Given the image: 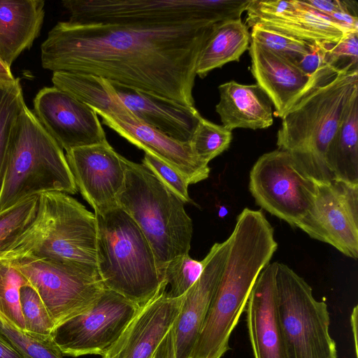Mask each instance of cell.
<instances>
[{
  "label": "cell",
  "mask_w": 358,
  "mask_h": 358,
  "mask_svg": "<svg viewBox=\"0 0 358 358\" xmlns=\"http://www.w3.org/2000/svg\"><path fill=\"white\" fill-rule=\"evenodd\" d=\"M110 81V80H109ZM117 99L140 122L182 142H189L201 115L164 96L110 81Z\"/></svg>",
  "instance_id": "21"
},
{
  "label": "cell",
  "mask_w": 358,
  "mask_h": 358,
  "mask_svg": "<svg viewBox=\"0 0 358 358\" xmlns=\"http://www.w3.org/2000/svg\"><path fill=\"white\" fill-rule=\"evenodd\" d=\"M102 123L138 148L157 157L180 172L189 185L206 179L208 164L200 160L189 142L178 141L133 116L115 117L98 113Z\"/></svg>",
  "instance_id": "18"
},
{
  "label": "cell",
  "mask_w": 358,
  "mask_h": 358,
  "mask_svg": "<svg viewBox=\"0 0 358 358\" xmlns=\"http://www.w3.org/2000/svg\"><path fill=\"white\" fill-rule=\"evenodd\" d=\"M27 285L30 284L12 260L0 259V316L21 331H25V324L21 312L20 290Z\"/></svg>",
  "instance_id": "28"
},
{
  "label": "cell",
  "mask_w": 358,
  "mask_h": 358,
  "mask_svg": "<svg viewBox=\"0 0 358 358\" xmlns=\"http://www.w3.org/2000/svg\"><path fill=\"white\" fill-rule=\"evenodd\" d=\"M231 140V130L202 117L189 143L196 156L208 164L229 148Z\"/></svg>",
  "instance_id": "31"
},
{
  "label": "cell",
  "mask_w": 358,
  "mask_h": 358,
  "mask_svg": "<svg viewBox=\"0 0 358 358\" xmlns=\"http://www.w3.org/2000/svg\"><path fill=\"white\" fill-rule=\"evenodd\" d=\"M15 80L11 69L0 59V82H13Z\"/></svg>",
  "instance_id": "42"
},
{
  "label": "cell",
  "mask_w": 358,
  "mask_h": 358,
  "mask_svg": "<svg viewBox=\"0 0 358 358\" xmlns=\"http://www.w3.org/2000/svg\"><path fill=\"white\" fill-rule=\"evenodd\" d=\"M38 197L34 224L3 259L46 261L101 279L94 213L63 192H44Z\"/></svg>",
  "instance_id": "3"
},
{
  "label": "cell",
  "mask_w": 358,
  "mask_h": 358,
  "mask_svg": "<svg viewBox=\"0 0 358 358\" xmlns=\"http://www.w3.org/2000/svg\"><path fill=\"white\" fill-rule=\"evenodd\" d=\"M356 92L358 69L341 70L315 85L281 118L278 149L293 153L317 181L333 180L325 155Z\"/></svg>",
  "instance_id": "4"
},
{
  "label": "cell",
  "mask_w": 358,
  "mask_h": 358,
  "mask_svg": "<svg viewBox=\"0 0 358 358\" xmlns=\"http://www.w3.org/2000/svg\"><path fill=\"white\" fill-rule=\"evenodd\" d=\"M249 189L259 206L296 227L313 204L316 180L293 153L278 149L255 163Z\"/></svg>",
  "instance_id": "10"
},
{
  "label": "cell",
  "mask_w": 358,
  "mask_h": 358,
  "mask_svg": "<svg viewBox=\"0 0 358 358\" xmlns=\"http://www.w3.org/2000/svg\"><path fill=\"white\" fill-rule=\"evenodd\" d=\"M34 113L66 152L107 141L95 110L55 86L38 91L34 99Z\"/></svg>",
  "instance_id": "14"
},
{
  "label": "cell",
  "mask_w": 358,
  "mask_h": 358,
  "mask_svg": "<svg viewBox=\"0 0 358 358\" xmlns=\"http://www.w3.org/2000/svg\"><path fill=\"white\" fill-rule=\"evenodd\" d=\"M229 244L228 238L211 247L203 259L200 277L185 294L174 324L176 358H187L191 355L220 280Z\"/></svg>",
  "instance_id": "19"
},
{
  "label": "cell",
  "mask_w": 358,
  "mask_h": 358,
  "mask_svg": "<svg viewBox=\"0 0 358 358\" xmlns=\"http://www.w3.org/2000/svg\"><path fill=\"white\" fill-rule=\"evenodd\" d=\"M94 215L97 267L104 287L143 306L166 287L148 239L119 206Z\"/></svg>",
  "instance_id": "5"
},
{
  "label": "cell",
  "mask_w": 358,
  "mask_h": 358,
  "mask_svg": "<svg viewBox=\"0 0 358 358\" xmlns=\"http://www.w3.org/2000/svg\"><path fill=\"white\" fill-rule=\"evenodd\" d=\"M277 262L258 275L245 306L254 358H287L280 325L275 285Z\"/></svg>",
  "instance_id": "20"
},
{
  "label": "cell",
  "mask_w": 358,
  "mask_h": 358,
  "mask_svg": "<svg viewBox=\"0 0 358 358\" xmlns=\"http://www.w3.org/2000/svg\"><path fill=\"white\" fill-rule=\"evenodd\" d=\"M204 266L203 260L197 261L189 254L176 257L165 266L163 273L164 282L170 289L166 292L171 297H179L193 285L200 277Z\"/></svg>",
  "instance_id": "33"
},
{
  "label": "cell",
  "mask_w": 358,
  "mask_h": 358,
  "mask_svg": "<svg viewBox=\"0 0 358 358\" xmlns=\"http://www.w3.org/2000/svg\"><path fill=\"white\" fill-rule=\"evenodd\" d=\"M298 227L312 238L358 257V185L341 180L317 181L313 204Z\"/></svg>",
  "instance_id": "12"
},
{
  "label": "cell",
  "mask_w": 358,
  "mask_h": 358,
  "mask_svg": "<svg viewBox=\"0 0 358 358\" xmlns=\"http://www.w3.org/2000/svg\"><path fill=\"white\" fill-rule=\"evenodd\" d=\"M275 29L309 42H338L346 33L328 16L300 0L286 1L274 13L245 22Z\"/></svg>",
  "instance_id": "24"
},
{
  "label": "cell",
  "mask_w": 358,
  "mask_h": 358,
  "mask_svg": "<svg viewBox=\"0 0 358 358\" xmlns=\"http://www.w3.org/2000/svg\"><path fill=\"white\" fill-rule=\"evenodd\" d=\"M251 40L282 56L296 65L308 52L309 42L260 24L251 27Z\"/></svg>",
  "instance_id": "32"
},
{
  "label": "cell",
  "mask_w": 358,
  "mask_h": 358,
  "mask_svg": "<svg viewBox=\"0 0 358 358\" xmlns=\"http://www.w3.org/2000/svg\"><path fill=\"white\" fill-rule=\"evenodd\" d=\"M10 260L36 290L55 326L90 308L106 288L99 278L49 262Z\"/></svg>",
  "instance_id": "13"
},
{
  "label": "cell",
  "mask_w": 358,
  "mask_h": 358,
  "mask_svg": "<svg viewBox=\"0 0 358 358\" xmlns=\"http://www.w3.org/2000/svg\"><path fill=\"white\" fill-rule=\"evenodd\" d=\"M187 358H192V357H187Z\"/></svg>",
  "instance_id": "43"
},
{
  "label": "cell",
  "mask_w": 358,
  "mask_h": 358,
  "mask_svg": "<svg viewBox=\"0 0 358 358\" xmlns=\"http://www.w3.org/2000/svg\"><path fill=\"white\" fill-rule=\"evenodd\" d=\"M303 4L309 6L322 14L329 16L345 6L348 1L339 0H307L301 1Z\"/></svg>",
  "instance_id": "38"
},
{
  "label": "cell",
  "mask_w": 358,
  "mask_h": 358,
  "mask_svg": "<svg viewBox=\"0 0 358 358\" xmlns=\"http://www.w3.org/2000/svg\"><path fill=\"white\" fill-rule=\"evenodd\" d=\"M65 156L78 190L94 213L118 206L125 178L123 156L107 141L71 149Z\"/></svg>",
  "instance_id": "15"
},
{
  "label": "cell",
  "mask_w": 358,
  "mask_h": 358,
  "mask_svg": "<svg viewBox=\"0 0 358 358\" xmlns=\"http://www.w3.org/2000/svg\"><path fill=\"white\" fill-rule=\"evenodd\" d=\"M250 0H64L72 24L171 25L240 19Z\"/></svg>",
  "instance_id": "8"
},
{
  "label": "cell",
  "mask_w": 358,
  "mask_h": 358,
  "mask_svg": "<svg viewBox=\"0 0 358 358\" xmlns=\"http://www.w3.org/2000/svg\"><path fill=\"white\" fill-rule=\"evenodd\" d=\"M44 6L43 0H0V59L8 67L40 35Z\"/></svg>",
  "instance_id": "23"
},
{
  "label": "cell",
  "mask_w": 358,
  "mask_h": 358,
  "mask_svg": "<svg viewBox=\"0 0 358 358\" xmlns=\"http://www.w3.org/2000/svg\"><path fill=\"white\" fill-rule=\"evenodd\" d=\"M249 52L252 73L274 105L275 115L285 113L315 85L339 70L327 64L313 76L295 63L250 39Z\"/></svg>",
  "instance_id": "16"
},
{
  "label": "cell",
  "mask_w": 358,
  "mask_h": 358,
  "mask_svg": "<svg viewBox=\"0 0 358 358\" xmlns=\"http://www.w3.org/2000/svg\"><path fill=\"white\" fill-rule=\"evenodd\" d=\"M358 316V308L357 306H355L352 310L350 318L352 331L353 334L354 343H355V355L357 357V317Z\"/></svg>",
  "instance_id": "41"
},
{
  "label": "cell",
  "mask_w": 358,
  "mask_h": 358,
  "mask_svg": "<svg viewBox=\"0 0 358 358\" xmlns=\"http://www.w3.org/2000/svg\"><path fill=\"white\" fill-rule=\"evenodd\" d=\"M218 90L220 101L215 109L225 128L257 129L273 124L272 103L258 84L231 80L220 85Z\"/></svg>",
  "instance_id": "22"
},
{
  "label": "cell",
  "mask_w": 358,
  "mask_h": 358,
  "mask_svg": "<svg viewBox=\"0 0 358 358\" xmlns=\"http://www.w3.org/2000/svg\"><path fill=\"white\" fill-rule=\"evenodd\" d=\"M358 32L345 34L338 42L329 43L327 62L339 71L358 69Z\"/></svg>",
  "instance_id": "36"
},
{
  "label": "cell",
  "mask_w": 358,
  "mask_h": 358,
  "mask_svg": "<svg viewBox=\"0 0 358 358\" xmlns=\"http://www.w3.org/2000/svg\"><path fill=\"white\" fill-rule=\"evenodd\" d=\"M39 197L35 195L0 211V259L19 242L34 224Z\"/></svg>",
  "instance_id": "27"
},
{
  "label": "cell",
  "mask_w": 358,
  "mask_h": 358,
  "mask_svg": "<svg viewBox=\"0 0 358 358\" xmlns=\"http://www.w3.org/2000/svg\"><path fill=\"white\" fill-rule=\"evenodd\" d=\"M122 161L125 178L117 197V205L145 236L164 282L166 264L177 256L189 254L192 221L185 212L184 202L148 167L124 157Z\"/></svg>",
  "instance_id": "6"
},
{
  "label": "cell",
  "mask_w": 358,
  "mask_h": 358,
  "mask_svg": "<svg viewBox=\"0 0 358 358\" xmlns=\"http://www.w3.org/2000/svg\"><path fill=\"white\" fill-rule=\"evenodd\" d=\"M215 24L59 22L41 45V64L52 72L91 74L194 106L196 63Z\"/></svg>",
  "instance_id": "1"
},
{
  "label": "cell",
  "mask_w": 358,
  "mask_h": 358,
  "mask_svg": "<svg viewBox=\"0 0 358 358\" xmlns=\"http://www.w3.org/2000/svg\"><path fill=\"white\" fill-rule=\"evenodd\" d=\"M25 105L19 78L0 82V187L13 131Z\"/></svg>",
  "instance_id": "29"
},
{
  "label": "cell",
  "mask_w": 358,
  "mask_h": 358,
  "mask_svg": "<svg viewBox=\"0 0 358 358\" xmlns=\"http://www.w3.org/2000/svg\"><path fill=\"white\" fill-rule=\"evenodd\" d=\"M331 43L315 41L310 44L309 50L301 58L297 66L307 75L313 76L327 64L329 45Z\"/></svg>",
  "instance_id": "37"
},
{
  "label": "cell",
  "mask_w": 358,
  "mask_h": 358,
  "mask_svg": "<svg viewBox=\"0 0 358 358\" xmlns=\"http://www.w3.org/2000/svg\"><path fill=\"white\" fill-rule=\"evenodd\" d=\"M275 285L287 358H338L327 303L316 300L305 280L280 262Z\"/></svg>",
  "instance_id": "9"
},
{
  "label": "cell",
  "mask_w": 358,
  "mask_h": 358,
  "mask_svg": "<svg viewBox=\"0 0 358 358\" xmlns=\"http://www.w3.org/2000/svg\"><path fill=\"white\" fill-rule=\"evenodd\" d=\"M250 34L241 19L215 24L199 55L196 74L203 78L212 70L230 62H238L249 48Z\"/></svg>",
  "instance_id": "26"
},
{
  "label": "cell",
  "mask_w": 358,
  "mask_h": 358,
  "mask_svg": "<svg viewBox=\"0 0 358 358\" xmlns=\"http://www.w3.org/2000/svg\"><path fill=\"white\" fill-rule=\"evenodd\" d=\"M0 358L25 357L0 333Z\"/></svg>",
  "instance_id": "40"
},
{
  "label": "cell",
  "mask_w": 358,
  "mask_h": 358,
  "mask_svg": "<svg viewBox=\"0 0 358 358\" xmlns=\"http://www.w3.org/2000/svg\"><path fill=\"white\" fill-rule=\"evenodd\" d=\"M78 192L63 149L26 105L15 125L0 187V211L44 192Z\"/></svg>",
  "instance_id": "7"
},
{
  "label": "cell",
  "mask_w": 358,
  "mask_h": 358,
  "mask_svg": "<svg viewBox=\"0 0 358 358\" xmlns=\"http://www.w3.org/2000/svg\"><path fill=\"white\" fill-rule=\"evenodd\" d=\"M184 297L161 292L141 308L102 358H152L174 326Z\"/></svg>",
  "instance_id": "17"
},
{
  "label": "cell",
  "mask_w": 358,
  "mask_h": 358,
  "mask_svg": "<svg viewBox=\"0 0 358 358\" xmlns=\"http://www.w3.org/2000/svg\"><path fill=\"white\" fill-rule=\"evenodd\" d=\"M141 306L105 288L94 304L55 326L50 340L63 356H102L118 339Z\"/></svg>",
  "instance_id": "11"
},
{
  "label": "cell",
  "mask_w": 358,
  "mask_h": 358,
  "mask_svg": "<svg viewBox=\"0 0 358 358\" xmlns=\"http://www.w3.org/2000/svg\"><path fill=\"white\" fill-rule=\"evenodd\" d=\"M20 301L24 332L36 339L50 340L55 325L36 290L30 285L22 287Z\"/></svg>",
  "instance_id": "30"
},
{
  "label": "cell",
  "mask_w": 358,
  "mask_h": 358,
  "mask_svg": "<svg viewBox=\"0 0 358 358\" xmlns=\"http://www.w3.org/2000/svg\"><path fill=\"white\" fill-rule=\"evenodd\" d=\"M229 238L227 259L191 352L192 358H222L231 349V334L245 310L252 287L278 248L273 227L252 217H238Z\"/></svg>",
  "instance_id": "2"
},
{
  "label": "cell",
  "mask_w": 358,
  "mask_h": 358,
  "mask_svg": "<svg viewBox=\"0 0 358 358\" xmlns=\"http://www.w3.org/2000/svg\"><path fill=\"white\" fill-rule=\"evenodd\" d=\"M142 164L184 203L192 202L188 193L189 183L180 172L148 152H145Z\"/></svg>",
  "instance_id": "35"
},
{
  "label": "cell",
  "mask_w": 358,
  "mask_h": 358,
  "mask_svg": "<svg viewBox=\"0 0 358 358\" xmlns=\"http://www.w3.org/2000/svg\"><path fill=\"white\" fill-rule=\"evenodd\" d=\"M325 162L333 180L358 185V92L327 148Z\"/></svg>",
  "instance_id": "25"
},
{
  "label": "cell",
  "mask_w": 358,
  "mask_h": 358,
  "mask_svg": "<svg viewBox=\"0 0 358 358\" xmlns=\"http://www.w3.org/2000/svg\"><path fill=\"white\" fill-rule=\"evenodd\" d=\"M152 358H176L173 327L160 343Z\"/></svg>",
  "instance_id": "39"
},
{
  "label": "cell",
  "mask_w": 358,
  "mask_h": 358,
  "mask_svg": "<svg viewBox=\"0 0 358 358\" xmlns=\"http://www.w3.org/2000/svg\"><path fill=\"white\" fill-rule=\"evenodd\" d=\"M0 333L25 358H63L51 340L36 339L9 325L0 316Z\"/></svg>",
  "instance_id": "34"
}]
</instances>
